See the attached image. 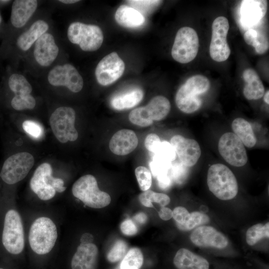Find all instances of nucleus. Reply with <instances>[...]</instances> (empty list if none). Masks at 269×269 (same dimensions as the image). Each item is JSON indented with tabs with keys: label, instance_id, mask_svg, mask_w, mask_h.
<instances>
[{
	"label": "nucleus",
	"instance_id": "obj_1",
	"mask_svg": "<svg viewBox=\"0 0 269 269\" xmlns=\"http://www.w3.org/2000/svg\"><path fill=\"white\" fill-rule=\"evenodd\" d=\"M210 86V81L206 77L201 75L191 77L177 91L175 99L176 106L186 114L197 111L202 104L199 96L207 92Z\"/></svg>",
	"mask_w": 269,
	"mask_h": 269
},
{
	"label": "nucleus",
	"instance_id": "obj_2",
	"mask_svg": "<svg viewBox=\"0 0 269 269\" xmlns=\"http://www.w3.org/2000/svg\"><path fill=\"white\" fill-rule=\"evenodd\" d=\"M207 182L210 191L221 200H231L238 192L235 176L223 164L217 163L210 166L208 170Z\"/></svg>",
	"mask_w": 269,
	"mask_h": 269
},
{
	"label": "nucleus",
	"instance_id": "obj_3",
	"mask_svg": "<svg viewBox=\"0 0 269 269\" xmlns=\"http://www.w3.org/2000/svg\"><path fill=\"white\" fill-rule=\"evenodd\" d=\"M57 227L49 218L40 217L32 224L28 241L32 250L38 255H45L53 248L57 239Z\"/></svg>",
	"mask_w": 269,
	"mask_h": 269
},
{
	"label": "nucleus",
	"instance_id": "obj_4",
	"mask_svg": "<svg viewBox=\"0 0 269 269\" xmlns=\"http://www.w3.org/2000/svg\"><path fill=\"white\" fill-rule=\"evenodd\" d=\"M72 192L74 197L92 208H104L111 201L108 193L99 189L96 178L91 174L82 176L75 181Z\"/></svg>",
	"mask_w": 269,
	"mask_h": 269
},
{
	"label": "nucleus",
	"instance_id": "obj_5",
	"mask_svg": "<svg viewBox=\"0 0 269 269\" xmlns=\"http://www.w3.org/2000/svg\"><path fill=\"white\" fill-rule=\"evenodd\" d=\"M52 168L48 163H43L35 169L30 181L32 191L42 200L54 197L56 192H63L66 189L61 178L52 176Z\"/></svg>",
	"mask_w": 269,
	"mask_h": 269
},
{
	"label": "nucleus",
	"instance_id": "obj_6",
	"mask_svg": "<svg viewBox=\"0 0 269 269\" xmlns=\"http://www.w3.org/2000/svg\"><path fill=\"white\" fill-rule=\"evenodd\" d=\"M171 108L169 100L163 96H157L150 100L147 105L132 110L129 119L133 124L147 127L154 121H160L168 114Z\"/></svg>",
	"mask_w": 269,
	"mask_h": 269
},
{
	"label": "nucleus",
	"instance_id": "obj_7",
	"mask_svg": "<svg viewBox=\"0 0 269 269\" xmlns=\"http://www.w3.org/2000/svg\"><path fill=\"white\" fill-rule=\"evenodd\" d=\"M2 243L9 253H21L25 245L22 222L19 214L14 209L5 214L2 232Z\"/></svg>",
	"mask_w": 269,
	"mask_h": 269
},
{
	"label": "nucleus",
	"instance_id": "obj_8",
	"mask_svg": "<svg viewBox=\"0 0 269 269\" xmlns=\"http://www.w3.org/2000/svg\"><path fill=\"white\" fill-rule=\"evenodd\" d=\"M67 37L72 43L78 44L85 51H94L102 45L104 36L100 27L96 25L74 22L70 24Z\"/></svg>",
	"mask_w": 269,
	"mask_h": 269
},
{
	"label": "nucleus",
	"instance_id": "obj_9",
	"mask_svg": "<svg viewBox=\"0 0 269 269\" xmlns=\"http://www.w3.org/2000/svg\"><path fill=\"white\" fill-rule=\"evenodd\" d=\"M76 113L69 107L56 109L49 119L50 125L56 138L61 143L75 141L78 133L75 128Z\"/></svg>",
	"mask_w": 269,
	"mask_h": 269
},
{
	"label": "nucleus",
	"instance_id": "obj_10",
	"mask_svg": "<svg viewBox=\"0 0 269 269\" xmlns=\"http://www.w3.org/2000/svg\"><path fill=\"white\" fill-rule=\"evenodd\" d=\"M198 48L199 38L195 30L190 27H182L175 36L171 55L177 62L187 63L196 57Z\"/></svg>",
	"mask_w": 269,
	"mask_h": 269
},
{
	"label": "nucleus",
	"instance_id": "obj_11",
	"mask_svg": "<svg viewBox=\"0 0 269 269\" xmlns=\"http://www.w3.org/2000/svg\"><path fill=\"white\" fill-rule=\"evenodd\" d=\"M32 155L26 152L15 153L4 161L0 177L6 184H15L23 179L34 165Z\"/></svg>",
	"mask_w": 269,
	"mask_h": 269
},
{
	"label": "nucleus",
	"instance_id": "obj_12",
	"mask_svg": "<svg viewBox=\"0 0 269 269\" xmlns=\"http://www.w3.org/2000/svg\"><path fill=\"white\" fill-rule=\"evenodd\" d=\"M229 22L224 16H219L212 25V36L209 48L211 58L216 62H223L229 57L231 50L227 41Z\"/></svg>",
	"mask_w": 269,
	"mask_h": 269
},
{
	"label": "nucleus",
	"instance_id": "obj_13",
	"mask_svg": "<svg viewBox=\"0 0 269 269\" xmlns=\"http://www.w3.org/2000/svg\"><path fill=\"white\" fill-rule=\"evenodd\" d=\"M218 150L222 157L230 165L240 167L247 162L248 156L244 145L234 133H226L221 136Z\"/></svg>",
	"mask_w": 269,
	"mask_h": 269
},
{
	"label": "nucleus",
	"instance_id": "obj_14",
	"mask_svg": "<svg viewBox=\"0 0 269 269\" xmlns=\"http://www.w3.org/2000/svg\"><path fill=\"white\" fill-rule=\"evenodd\" d=\"M125 69L124 62L116 52H113L99 62L95 69V76L100 85L108 86L118 80Z\"/></svg>",
	"mask_w": 269,
	"mask_h": 269
},
{
	"label": "nucleus",
	"instance_id": "obj_15",
	"mask_svg": "<svg viewBox=\"0 0 269 269\" xmlns=\"http://www.w3.org/2000/svg\"><path fill=\"white\" fill-rule=\"evenodd\" d=\"M49 83L54 86H65L74 93L80 92L83 87V79L76 68L71 64L57 65L48 75Z\"/></svg>",
	"mask_w": 269,
	"mask_h": 269
},
{
	"label": "nucleus",
	"instance_id": "obj_16",
	"mask_svg": "<svg viewBox=\"0 0 269 269\" xmlns=\"http://www.w3.org/2000/svg\"><path fill=\"white\" fill-rule=\"evenodd\" d=\"M190 238L192 243L199 247L223 249L228 245L227 237L212 226L197 227L191 233Z\"/></svg>",
	"mask_w": 269,
	"mask_h": 269
},
{
	"label": "nucleus",
	"instance_id": "obj_17",
	"mask_svg": "<svg viewBox=\"0 0 269 269\" xmlns=\"http://www.w3.org/2000/svg\"><path fill=\"white\" fill-rule=\"evenodd\" d=\"M179 161L187 167L194 165L201 155V149L197 141L181 135H175L170 139Z\"/></svg>",
	"mask_w": 269,
	"mask_h": 269
},
{
	"label": "nucleus",
	"instance_id": "obj_18",
	"mask_svg": "<svg viewBox=\"0 0 269 269\" xmlns=\"http://www.w3.org/2000/svg\"><path fill=\"white\" fill-rule=\"evenodd\" d=\"M59 53V48L53 36L45 33L35 42L34 56L36 62L41 66H50L55 60Z\"/></svg>",
	"mask_w": 269,
	"mask_h": 269
},
{
	"label": "nucleus",
	"instance_id": "obj_19",
	"mask_svg": "<svg viewBox=\"0 0 269 269\" xmlns=\"http://www.w3.org/2000/svg\"><path fill=\"white\" fill-rule=\"evenodd\" d=\"M99 252L96 245L81 243L73 255L71 269H97Z\"/></svg>",
	"mask_w": 269,
	"mask_h": 269
},
{
	"label": "nucleus",
	"instance_id": "obj_20",
	"mask_svg": "<svg viewBox=\"0 0 269 269\" xmlns=\"http://www.w3.org/2000/svg\"><path fill=\"white\" fill-rule=\"evenodd\" d=\"M138 142V138L133 131L122 129L113 135L110 140L109 148L116 155H125L134 151Z\"/></svg>",
	"mask_w": 269,
	"mask_h": 269
},
{
	"label": "nucleus",
	"instance_id": "obj_21",
	"mask_svg": "<svg viewBox=\"0 0 269 269\" xmlns=\"http://www.w3.org/2000/svg\"><path fill=\"white\" fill-rule=\"evenodd\" d=\"M267 10V0H243L240 8L242 22L246 26L255 25L265 16Z\"/></svg>",
	"mask_w": 269,
	"mask_h": 269
},
{
	"label": "nucleus",
	"instance_id": "obj_22",
	"mask_svg": "<svg viewBox=\"0 0 269 269\" xmlns=\"http://www.w3.org/2000/svg\"><path fill=\"white\" fill-rule=\"evenodd\" d=\"M36 0H15L12 4L10 21L16 28L23 26L33 15L37 7Z\"/></svg>",
	"mask_w": 269,
	"mask_h": 269
},
{
	"label": "nucleus",
	"instance_id": "obj_23",
	"mask_svg": "<svg viewBox=\"0 0 269 269\" xmlns=\"http://www.w3.org/2000/svg\"><path fill=\"white\" fill-rule=\"evenodd\" d=\"M173 264L177 269H209V268L206 259L184 248L176 252Z\"/></svg>",
	"mask_w": 269,
	"mask_h": 269
},
{
	"label": "nucleus",
	"instance_id": "obj_24",
	"mask_svg": "<svg viewBox=\"0 0 269 269\" xmlns=\"http://www.w3.org/2000/svg\"><path fill=\"white\" fill-rule=\"evenodd\" d=\"M243 79L246 85L243 94L248 100H258L264 95L265 88L257 73L253 69H246L243 74Z\"/></svg>",
	"mask_w": 269,
	"mask_h": 269
},
{
	"label": "nucleus",
	"instance_id": "obj_25",
	"mask_svg": "<svg viewBox=\"0 0 269 269\" xmlns=\"http://www.w3.org/2000/svg\"><path fill=\"white\" fill-rule=\"evenodd\" d=\"M48 28L49 25L46 21L42 20L36 21L18 37L17 46L23 51L28 50L41 36L46 33Z\"/></svg>",
	"mask_w": 269,
	"mask_h": 269
},
{
	"label": "nucleus",
	"instance_id": "obj_26",
	"mask_svg": "<svg viewBox=\"0 0 269 269\" xmlns=\"http://www.w3.org/2000/svg\"><path fill=\"white\" fill-rule=\"evenodd\" d=\"M115 18L122 26L135 28L141 26L145 18L141 13L130 6L121 5L116 11Z\"/></svg>",
	"mask_w": 269,
	"mask_h": 269
},
{
	"label": "nucleus",
	"instance_id": "obj_27",
	"mask_svg": "<svg viewBox=\"0 0 269 269\" xmlns=\"http://www.w3.org/2000/svg\"><path fill=\"white\" fill-rule=\"evenodd\" d=\"M143 97V91L135 87L114 96L111 100V105L117 110L130 109L139 104Z\"/></svg>",
	"mask_w": 269,
	"mask_h": 269
},
{
	"label": "nucleus",
	"instance_id": "obj_28",
	"mask_svg": "<svg viewBox=\"0 0 269 269\" xmlns=\"http://www.w3.org/2000/svg\"><path fill=\"white\" fill-rule=\"evenodd\" d=\"M234 134L248 147H253L257 142V138L251 125L242 118L235 119L232 123Z\"/></svg>",
	"mask_w": 269,
	"mask_h": 269
},
{
	"label": "nucleus",
	"instance_id": "obj_29",
	"mask_svg": "<svg viewBox=\"0 0 269 269\" xmlns=\"http://www.w3.org/2000/svg\"><path fill=\"white\" fill-rule=\"evenodd\" d=\"M8 86L14 96H24L30 95L32 88L26 79L22 75L13 74L9 78Z\"/></svg>",
	"mask_w": 269,
	"mask_h": 269
},
{
	"label": "nucleus",
	"instance_id": "obj_30",
	"mask_svg": "<svg viewBox=\"0 0 269 269\" xmlns=\"http://www.w3.org/2000/svg\"><path fill=\"white\" fill-rule=\"evenodd\" d=\"M269 223L265 225L262 223L255 224L250 227L246 235L247 243L250 246H254L264 238H269Z\"/></svg>",
	"mask_w": 269,
	"mask_h": 269
},
{
	"label": "nucleus",
	"instance_id": "obj_31",
	"mask_svg": "<svg viewBox=\"0 0 269 269\" xmlns=\"http://www.w3.org/2000/svg\"><path fill=\"white\" fill-rule=\"evenodd\" d=\"M143 262V257L138 248L131 249L123 259L120 265L121 269H139Z\"/></svg>",
	"mask_w": 269,
	"mask_h": 269
},
{
	"label": "nucleus",
	"instance_id": "obj_32",
	"mask_svg": "<svg viewBox=\"0 0 269 269\" xmlns=\"http://www.w3.org/2000/svg\"><path fill=\"white\" fill-rule=\"evenodd\" d=\"M172 162L153 156L149 165L151 172L154 177L168 174L170 172Z\"/></svg>",
	"mask_w": 269,
	"mask_h": 269
},
{
	"label": "nucleus",
	"instance_id": "obj_33",
	"mask_svg": "<svg viewBox=\"0 0 269 269\" xmlns=\"http://www.w3.org/2000/svg\"><path fill=\"white\" fill-rule=\"evenodd\" d=\"M152 153L153 156L170 162L174 161L176 157V154L172 145L166 140L161 141Z\"/></svg>",
	"mask_w": 269,
	"mask_h": 269
},
{
	"label": "nucleus",
	"instance_id": "obj_34",
	"mask_svg": "<svg viewBox=\"0 0 269 269\" xmlns=\"http://www.w3.org/2000/svg\"><path fill=\"white\" fill-rule=\"evenodd\" d=\"M188 167L180 161L172 162L170 174L172 180L178 184H182L184 183L189 174Z\"/></svg>",
	"mask_w": 269,
	"mask_h": 269
},
{
	"label": "nucleus",
	"instance_id": "obj_35",
	"mask_svg": "<svg viewBox=\"0 0 269 269\" xmlns=\"http://www.w3.org/2000/svg\"><path fill=\"white\" fill-rule=\"evenodd\" d=\"M128 247L126 242L119 240L108 252L107 258L110 263H116L124 258L128 252Z\"/></svg>",
	"mask_w": 269,
	"mask_h": 269
},
{
	"label": "nucleus",
	"instance_id": "obj_36",
	"mask_svg": "<svg viewBox=\"0 0 269 269\" xmlns=\"http://www.w3.org/2000/svg\"><path fill=\"white\" fill-rule=\"evenodd\" d=\"M210 218L208 215L200 212L194 211L190 213L182 230H191L200 225L208 223Z\"/></svg>",
	"mask_w": 269,
	"mask_h": 269
},
{
	"label": "nucleus",
	"instance_id": "obj_37",
	"mask_svg": "<svg viewBox=\"0 0 269 269\" xmlns=\"http://www.w3.org/2000/svg\"><path fill=\"white\" fill-rule=\"evenodd\" d=\"M135 175L141 190L144 191L148 190L152 182L149 170L143 166H138L135 169Z\"/></svg>",
	"mask_w": 269,
	"mask_h": 269
},
{
	"label": "nucleus",
	"instance_id": "obj_38",
	"mask_svg": "<svg viewBox=\"0 0 269 269\" xmlns=\"http://www.w3.org/2000/svg\"><path fill=\"white\" fill-rule=\"evenodd\" d=\"M35 105L36 101L31 95L24 96H14L11 102L12 107L17 111L32 109Z\"/></svg>",
	"mask_w": 269,
	"mask_h": 269
},
{
	"label": "nucleus",
	"instance_id": "obj_39",
	"mask_svg": "<svg viewBox=\"0 0 269 269\" xmlns=\"http://www.w3.org/2000/svg\"><path fill=\"white\" fill-rule=\"evenodd\" d=\"M160 0H127L130 6L137 10L142 15L150 13L161 2Z\"/></svg>",
	"mask_w": 269,
	"mask_h": 269
},
{
	"label": "nucleus",
	"instance_id": "obj_40",
	"mask_svg": "<svg viewBox=\"0 0 269 269\" xmlns=\"http://www.w3.org/2000/svg\"><path fill=\"white\" fill-rule=\"evenodd\" d=\"M23 130L31 137L38 139L42 137L44 131L41 125L35 121L26 120L22 123Z\"/></svg>",
	"mask_w": 269,
	"mask_h": 269
},
{
	"label": "nucleus",
	"instance_id": "obj_41",
	"mask_svg": "<svg viewBox=\"0 0 269 269\" xmlns=\"http://www.w3.org/2000/svg\"><path fill=\"white\" fill-rule=\"evenodd\" d=\"M190 213L184 207L178 206L172 211V217L176 222L177 227L182 230Z\"/></svg>",
	"mask_w": 269,
	"mask_h": 269
},
{
	"label": "nucleus",
	"instance_id": "obj_42",
	"mask_svg": "<svg viewBox=\"0 0 269 269\" xmlns=\"http://www.w3.org/2000/svg\"><path fill=\"white\" fill-rule=\"evenodd\" d=\"M252 46L255 48L257 53L262 54L268 50L269 41L264 34L261 32H258V35Z\"/></svg>",
	"mask_w": 269,
	"mask_h": 269
},
{
	"label": "nucleus",
	"instance_id": "obj_43",
	"mask_svg": "<svg viewBox=\"0 0 269 269\" xmlns=\"http://www.w3.org/2000/svg\"><path fill=\"white\" fill-rule=\"evenodd\" d=\"M121 232L125 235L133 236L138 232V229L132 219H127L123 221L120 226Z\"/></svg>",
	"mask_w": 269,
	"mask_h": 269
},
{
	"label": "nucleus",
	"instance_id": "obj_44",
	"mask_svg": "<svg viewBox=\"0 0 269 269\" xmlns=\"http://www.w3.org/2000/svg\"><path fill=\"white\" fill-rule=\"evenodd\" d=\"M149 200L151 203H158L161 207H164L168 205L170 201L169 197L166 194L156 193L152 190L150 191Z\"/></svg>",
	"mask_w": 269,
	"mask_h": 269
},
{
	"label": "nucleus",
	"instance_id": "obj_45",
	"mask_svg": "<svg viewBox=\"0 0 269 269\" xmlns=\"http://www.w3.org/2000/svg\"><path fill=\"white\" fill-rule=\"evenodd\" d=\"M160 142V138L157 134H150L145 139L144 145L148 151L152 153Z\"/></svg>",
	"mask_w": 269,
	"mask_h": 269
},
{
	"label": "nucleus",
	"instance_id": "obj_46",
	"mask_svg": "<svg viewBox=\"0 0 269 269\" xmlns=\"http://www.w3.org/2000/svg\"><path fill=\"white\" fill-rule=\"evenodd\" d=\"M156 179L159 187L163 190L168 189L173 182L170 172L156 177Z\"/></svg>",
	"mask_w": 269,
	"mask_h": 269
},
{
	"label": "nucleus",
	"instance_id": "obj_47",
	"mask_svg": "<svg viewBox=\"0 0 269 269\" xmlns=\"http://www.w3.org/2000/svg\"><path fill=\"white\" fill-rule=\"evenodd\" d=\"M258 31L253 29L247 30L244 34V39L246 43L252 46L258 35Z\"/></svg>",
	"mask_w": 269,
	"mask_h": 269
},
{
	"label": "nucleus",
	"instance_id": "obj_48",
	"mask_svg": "<svg viewBox=\"0 0 269 269\" xmlns=\"http://www.w3.org/2000/svg\"><path fill=\"white\" fill-rule=\"evenodd\" d=\"M150 191V190L144 191L140 193L138 196V200L139 202L143 205L147 207H153L152 204L149 200Z\"/></svg>",
	"mask_w": 269,
	"mask_h": 269
},
{
	"label": "nucleus",
	"instance_id": "obj_49",
	"mask_svg": "<svg viewBox=\"0 0 269 269\" xmlns=\"http://www.w3.org/2000/svg\"><path fill=\"white\" fill-rule=\"evenodd\" d=\"M159 217L163 220L167 221L172 217V211L165 207H161L158 212Z\"/></svg>",
	"mask_w": 269,
	"mask_h": 269
},
{
	"label": "nucleus",
	"instance_id": "obj_50",
	"mask_svg": "<svg viewBox=\"0 0 269 269\" xmlns=\"http://www.w3.org/2000/svg\"><path fill=\"white\" fill-rule=\"evenodd\" d=\"M147 216L143 212H139L133 217V221L140 225H142L146 223L147 221Z\"/></svg>",
	"mask_w": 269,
	"mask_h": 269
},
{
	"label": "nucleus",
	"instance_id": "obj_51",
	"mask_svg": "<svg viewBox=\"0 0 269 269\" xmlns=\"http://www.w3.org/2000/svg\"><path fill=\"white\" fill-rule=\"evenodd\" d=\"M93 240L92 235L89 233L83 234L81 238V243H91Z\"/></svg>",
	"mask_w": 269,
	"mask_h": 269
},
{
	"label": "nucleus",
	"instance_id": "obj_52",
	"mask_svg": "<svg viewBox=\"0 0 269 269\" xmlns=\"http://www.w3.org/2000/svg\"><path fill=\"white\" fill-rule=\"evenodd\" d=\"M59 1L65 4H72L79 1L78 0H60Z\"/></svg>",
	"mask_w": 269,
	"mask_h": 269
},
{
	"label": "nucleus",
	"instance_id": "obj_53",
	"mask_svg": "<svg viewBox=\"0 0 269 269\" xmlns=\"http://www.w3.org/2000/svg\"><path fill=\"white\" fill-rule=\"evenodd\" d=\"M264 100L267 104H269V91H267L264 96Z\"/></svg>",
	"mask_w": 269,
	"mask_h": 269
},
{
	"label": "nucleus",
	"instance_id": "obj_54",
	"mask_svg": "<svg viewBox=\"0 0 269 269\" xmlns=\"http://www.w3.org/2000/svg\"><path fill=\"white\" fill-rule=\"evenodd\" d=\"M1 16L0 14V23H1Z\"/></svg>",
	"mask_w": 269,
	"mask_h": 269
},
{
	"label": "nucleus",
	"instance_id": "obj_55",
	"mask_svg": "<svg viewBox=\"0 0 269 269\" xmlns=\"http://www.w3.org/2000/svg\"><path fill=\"white\" fill-rule=\"evenodd\" d=\"M0 269H2V268H0Z\"/></svg>",
	"mask_w": 269,
	"mask_h": 269
},
{
	"label": "nucleus",
	"instance_id": "obj_56",
	"mask_svg": "<svg viewBox=\"0 0 269 269\" xmlns=\"http://www.w3.org/2000/svg\"></svg>",
	"mask_w": 269,
	"mask_h": 269
}]
</instances>
